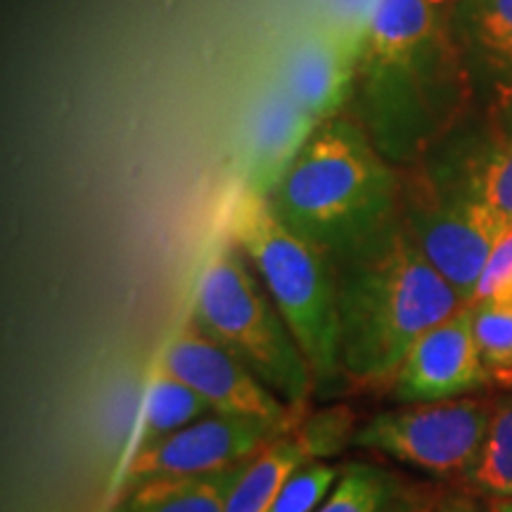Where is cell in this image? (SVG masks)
I'll return each instance as SVG.
<instances>
[{
	"instance_id": "obj_1",
	"label": "cell",
	"mask_w": 512,
	"mask_h": 512,
	"mask_svg": "<svg viewBox=\"0 0 512 512\" xmlns=\"http://www.w3.org/2000/svg\"><path fill=\"white\" fill-rule=\"evenodd\" d=\"M332 266L344 373L349 384L368 392L392 389L413 344L465 306L401 216Z\"/></svg>"
},
{
	"instance_id": "obj_2",
	"label": "cell",
	"mask_w": 512,
	"mask_h": 512,
	"mask_svg": "<svg viewBox=\"0 0 512 512\" xmlns=\"http://www.w3.org/2000/svg\"><path fill=\"white\" fill-rule=\"evenodd\" d=\"M292 233L335 261L399 216V188L354 124L328 119L266 197Z\"/></svg>"
},
{
	"instance_id": "obj_3",
	"label": "cell",
	"mask_w": 512,
	"mask_h": 512,
	"mask_svg": "<svg viewBox=\"0 0 512 512\" xmlns=\"http://www.w3.org/2000/svg\"><path fill=\"white\" fill-rule=\"evenodd\" d=\"M226 233L271 294L309 361L318 399L342 396L351 384L342 363L337 273L332 261L292 233L266 197L242 190Z\"/></svg>"
},
{
	"instance_id": "obj_4",
	"label": "cell",
	"mask_w": 512,
	"mask_h": 512,
	"mask_svg": "<svg viewBox=\"0 0 512 512\" xmlns=\"http://www.w3.org/2000/svg\"><path fill=\"white\" fill-rule=\"evenodd\" d=\"M190 320L245 363L287 406L306 415L316 396L309 361L247 256L228 233L209 249L197 278Z\"/></svg>"
},
{
	"instance_id": "obj_5",
	"label": "cell",
	"mask_w": 512,
	"mask_h": 512,
	"mask_svg": "<svg viewBox=\"0 0 512 512\" xmlns=\"http://www.w3.org/2000/svg\"><path fill=\"white\" fill-rule=\"evenodd\" d=\"M494 399H456L403 403L377 413L356 432L354 446L377 451L434 477H470L482 456Z\"/></svg>"
},
{
	"instance_id": "obj_6",
	"label": "cell",
	"mask_w": 512,
	"mask_h": 512,
	"mask_svg": "<svg viewBox=\"0 0 512 512\" xmlns=\"http://www.w3.org/2000/svg\"><path fill=\"white\" fill-rule=\"evenodd\" d=\"M294 427L211 413L171 437L133 453L119 479L117 491L124 494L133 486L157 482V479L202 477L230 470L259 456L268 444Z\"/></svg>"
},
{
	"instance_id": "obj_7",
	"label": "cell",
	"mask_w": 512,
	"mask_h": 512,
	"mask_svg": "<svg viewBox=\"0 0 512 512\" xmlns=\"http://www.w3.org/2000/svg\"><path fill=\"white\" fill-rule=\"evenodd\" d=\"M401 219L425 259L453 285L463 304H470L486 259L508 223L463 195L430 192L413 195Z\"/></svg>"
},
{
	"instance_id": "obj_8",
	"label": "cell",
	"mask_w": 512,
	"mask_h": 512,
	"mask_svg": "<svg viewBox=\"0 0 512 512\" xmlns=\"http://www.w3.org/2000/svg\"><path fill=\"white\" fill-rule=\"evenodd\" d=\"M159 370L195 389L214 413L278 422L287 427L299 425L304 418L271 392L245 363L204 335L190 318L166 344Z\"/></svg>"
},
{
	"instance_id": "obj_9",
	"label": "cell",
	"mask_w": 512,
	"mask_h": 512,
	"mask_svg": "<svg viewBox=\"0 0 512 512\" xmlns=\"http://www.w3.org/2000/svg\"><path fill=\"white\" fill-rule=\"evenodd\" d=\"M489 382L494 373L479 354L472 306L465 304L413 344L389 392L396 403H422L472 394Z\"/></svg>"
},
{
	"instance_id": "obj_10",
	"label": "cell",
	"mask_w": 512,
	"mask_h": 512,
	"mask_svg": "<svg viewBox=\"0 0 512 512\" xmlns=\"http://www.w3.org/2000/svg\"><path fill=\"white\" fill-rule=\"evenodd\" d=\"M320 124L323 121L311 117L278 81L261 88L240 124L242 190L259 197L271 195Z\"/></svg>"
},
{
	"instance_id": "obj_11",
	"label": "cell",
	"mask_w": 512,
	"mask_h": 512,
	"mask_svg": "<svg viewBox=\"0 0 512 512\" xmlns=\"http://www.w3.org/2000/svg\"><path fill=\"white\" fill-rule=\"evenodd\" d=\"M361 53L320 27L287 48L275 81L318 121L332 119L347 100Z\"/></svg>"
},
{
	"instance_id": "obj_12",
	"label": "cell",
	"mask_w": 512,
	"mask_h": 512,
	"mask_svg": "<svg viewBox=\"0 0 512 512\" xmlns=\"http://www.w3.org/2000/svg\"><path fill=\"white\" fill-rule=\"evenodd\" d=\"M434 5L430 0H375L361 60L373 74L408 72L432 36Z\"/></svg>"
},
{
	"instance_id": "obj_13",
	"label": "cell",
	"mask_w": 512,
	"mask_h": 512,
	"mask_svg": "<svg viewBox=\"0 0 512 512\" xmlns=\"http://www.w3.org/2000/svg\"><path fill=\"white\" fill-rule=\"evenodd\" d=\"M247 463L214 475L157 479L133 486L119 494L110 512H223Z\"/></svg>"
},
{
	"instance_id": "obj_14",
	"label": "cell",
	"mask_w": 512,
	"mask_h": 512,
	"mask_svg": "<svg viewBox=\"0 0 512 512\" xmlns=\"http://www.w3.org/2000/svg\"><path fill=\"white\" fill-rule=\"evenodd\" d=\"M309 460L297 432H285L245 465L223 512H268L287 479Z\"/></svg>"
},
{
	"instance_id": "obj_15",
	"label": "cell",
	"mask_w": 512,
	"mask_h": 512,
	"mask_svg": "<svg viewBox=\"0 0 512 512\" xmlns=\"http://www.w3.org/2000/svg\"><path fill=\"white\" fill-rule=\"evenodd\" d=\"M211 413H214V408L195 389H190L178 377L157 370L150 389H147L143 427H140L136 444L131 448V456L157 444V441L171 437V434L192 425V422L207 418Z\"/></svg>"
},
{
	"instance_id": "obj_16",
	"label": "cell",
	"mask_w": 512,
	"mask_h": 512,
	"mask_svg": "<svg viewBox=\"0 0 512 512\" xmlns=\"http://www.w3.org/2000/svg\"><path fill=\"white\" fill-rule=\"evenodd\" d=\"M467 482L491 498H512V394L494 399L482 456Z\"/></svg>"
},
{
	"instance_id": "obj_17",
	"label": "cell",
	"mask_w": 512,
	"mask_h": 512,
	"mask_svg": "<svg viewBox=\"0 0 512 512\" xmlns=\"http://www.w3.org/2000/svg\"><path fill=\"white\" fill-rule=\"evenodd\" d=\"M387 470L368 463H347L339 472L332 494L316 512H384L401 494Z\"/></svg>"
},
{
	"instance_id": "obj_18",
	"label": "cell",
	"mask_w": 512,
	"mask_h": 512,
	"mask_svg": "<svg viewBox=\"0 0 512 512\" xmlns=\"http://www.w3.org/2000/svg\"><path fill=\"white\" fill-rule=\"evenodd\" d=\"M467 200L494 211L498 219L512 223V138L491 147L467 176Z\"/></svg>"
},
{
	"instance_id": "obj_19",
	"label": "cell",
	"mask_w": 512,
	"mask_h": 512,
	"mask_svg": "<svg viewBox=\"0 0 512 512\" xmlns=\"http://www.w3.org/2000/svg\"><path fill=\"white\" fill-rule=\"evenodd\" d=\"M472 306V325L486 368L498 373L512 368V290Z\"/></svg>"
},
{
	"instance_id": "obj_20",
	"label": "cell",
	"mask_w": 512,
	"mask_h": 512,
	"mask_svg": "<svg viewBox=\"0 0 512 512\" xmlns=\"http://www.w3.org/2000/svg\"><path fill=\"white\" fill-rule=\"evenodd\" d=\"M470 36L498 72H512V0H470Z\"/></svg>"
},
{
	"instance_id": "obj_21",
	"label": "cell",
	"mask_w": 512,
	"mask_h": 512,
	"mask_svg": "<svg viewBox=\"0 0 512 512\" xmlns=\"http://www.w3.org/2000/svg\"><path fill=\"white\" fill-rule=\"evenodd\" d=\"M297 437L302 439L311 460L335 458L344 448L354 444L356 437V415L349 406H328L323 411L306 413L299 425L294 427Z\"/></svg>"
},
{
	"instance_id": "obj_22",
	"label": "cell",
	"mask_w": 512,
	"mask_h": 512,
	"mask_svg": "<svg viewBox=\"0 0 512 512\" xmlns=\"http://www.w3.org/2000/svg\"><path fill=\"white\" fill-rule=\"evenodd\" d=\"M342 467L325 460H309L287 479L268 512H316L330 489H335Z\"/></svg>"
},
{
	"instance_id": "obj_23",
	"label": "cell",
	"mask_w": 512,
	"mask_h": 512,
	"mask_svg": "<svg viewBox=\"0 0 512 512\" xmlns=\"http://www.w3.org/2000/svg\"><path fill=\"white\" fill-rule=\"evenodd\" d=\"M508 290H512V223H508V228L503 230L501 238L496 240L494 249H491L470 304L496 297V294Z\"/></svg>"
},
{
	"instance_id": "obj_24",
	"label": "cell",
	"mask_w": 512,
	"mask_h": 512,
	"mask_svg": "<svg viewBox=\"0 0 512 512\" xmlns=\"http://www.w3.org/2000/svg\"><path fill=\"white\" fill-rule=\"evenodd\" d=\"M384 512H422V505H420L418 498L406 494V491H401V494L394 498L392 505H389V508Z\"/></svg>"
},
{
	"instance_id": "obj_25",
	"label": "cell",
	"mask_w": 512,
	"mask_h": 512,
	"mask_svg": "<svg viewBox=\"0 0 512 512\" xmlns=\"http://www.w3.org/2000/svg\"><path fill=\"white\" fill-rule=\"evenodd\" d=\"M437 512H482L475 505L465 503V501H453V503H444Z\"/></svg>"
},
{
	"instance_id": "obj_26",
	"label": "cell",
	"mask_w": 512,
	"mask_h": 512,
	"mask_svg": "<svg viewBox=\"0 0 512 512\" xmlns=\"http://www.w3.org/2000/svg\"><path fill=\"white\" fill-rule=\"evenodd\" d=\"M494 382L501 384L505 389H512V368H503L494 373Z\"/></svg>"
},
{
	"instance_id": "obj_27",
	"label": "cell",
	"mask_w": 512,
	"mask_h": 512,
	"mask_svg": "<svg viewBox=\"0 0 512 512\" xmlns=\"http://www.w3.org/2000/svg\"><path fill=\"white\" fill-rule=\"evenodd\" d=\"M489 512H512V498H494L489 505Z\"/></svg>"
},
{
	"instance_id": "obj_28",
	"label": "cell",
	"mask_w": 512,
	"mask_h": 512,
	"mask_svg": "<svg viewBox=\"0 0 512 512\" xmlns=\"http://www.w3.org/2000/svg\"><path fill=\"white\" fill-rule=\"evenodd\" d=\"M432 5H439V3H448V0H430Z\"/></svg>"
}]
</instances>
